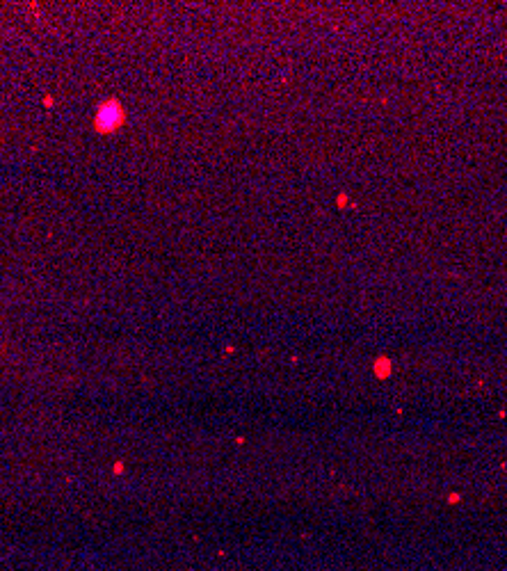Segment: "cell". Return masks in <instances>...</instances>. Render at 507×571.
I'll use <instances>...</instances> for the list:
<instances>
[{"instance_id": "1", "label": "cell", "mask_w": 507, "mask_h": 571, "mask_svg": "<svg viewBox=\"0 0 507 571\" xmlns=\"http://www.w3.org/2000/svg\"><path fill=\"white\" fill-rule=\"evenodd\" d=\"M121 117H124V112H121V108H119L117 103H108L98 112L96 124L101 130H112L117 124H121Z\"/></svg>"}]
</instances>
